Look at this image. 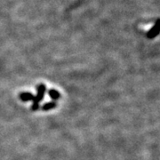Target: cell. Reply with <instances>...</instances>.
I'll use <instances>...</instances> for the list:
<instances>
[{
    "mask_svg": "<svg viewBox=\"0 0 160 160\" xmlns=\"http://www.w3.org/2000/svg\"><path fill=\"white\" fill-rule=\"evenodd\" d=\"M56 106V103L54 102H48L46 103V105L43 107V109L44 110H48V109H52V108H54Z\"/></svg>",
    "mask_w": 160,
    "mask_h": 160,
    "instance_id": "277c9868",
    "label": "cell"
},
{
    "mask_svg": "<svg viewBox=\"0 0 160 160\" xmlns=\"http://www.w3.org/2000/svg\"><path fill=\"white\" fill-rule=\"evenodd\" d=\"M45 92H46V87H45L44 85H40L38 87V94H37L36 97L34 96V99H33L34 104L31 107V109H33V110H37V109H38V107H39V102L43 99Z\"/></svg>",
    "mask_w": 160,
    "mask_h": 160,
    "instance_id": "6da1fadb",
    "label": "cell"
},
{
    "mask_svg": "<svg viewBox=\"0 0 160 160\" xmlns=\"http://www.w3.org/2000/svg\"><path fill=\"white\" fill-rule=\"evenodd\" d=\"M21 99L22 100V101H33V99H34V95L33 94H31V93H29V92H22V94H21Z\"/></svg>",
    "mask_w": 160,
    "mask_h": 160,
    "instance_id": "3957f363",
    "label": "cell"
},
{
    "mask_svg": "<svg viewBox=\"0 0 160 160\" xmlns=\"http://www.w3.org/2000/svg\"><path fill=\"white\" fill-rule=\"evenodd\" d=\"M49 95L51 96L52 99L56 100V99H58L59 96H60V93H59L56 90H51V91L49 92Z\"/></svg>",
    "mask_w": 160,
    "mask_h": 160,
    "instance_id": "5b68a950",
    "label": "cell"
},
{
    "mask_svg": "<svg viewBox=\"0 0 160 160\" xmlns=\"http://www.w3.org/2000/svg\"><path fill=\"white\" fill-rule=\"evenodd\" d=\"M158 32H159V27H158V23L157 22L154 26L149 29V31L148 32L147 36H148V38H153L156 36L158 35Z\"/></svg>",
    "mask_w": 160,
    "mask_h": 160,
    "instance_id": "7a4b0ae2",
    "label": "cell"
}]
</instances>
